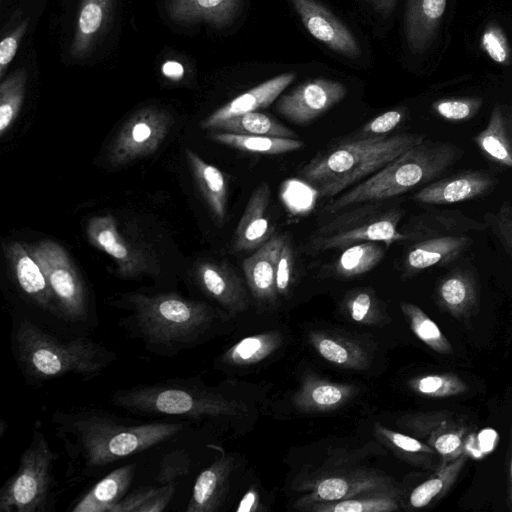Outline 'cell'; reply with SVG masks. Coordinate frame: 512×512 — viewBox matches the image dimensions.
<instances>
[{"label":"cell","mask_w":512,"mask_h":512,"mask_svg":"<svg viewBox=\"0 0 512 512\" xmlns=\"http://www.w3.org/2000/svg\"><path fill=\"white\" fill-rule=\"evenodd\" d=\"M508 503L512 511V423L510 433V460H509V479H508Z\"/></svg>","instance_id":"cell-56"},{"label":"cell","mask_w":512,"mask_h":512,"mask_svg":"<svg viewBox=\"0 0 512 512\" xmlns=\"http://www.w3.org/2000/svg\"><path fill=\"white\" fill-rule=\"evenodd\" d=\"M341 310L349 320L361 325L374 326L388 321L380 300L368 287L355 288L346 293Z\"/></svg>","instance_id":"cell-39"},{"label":"cell","mask_w":512,"mask_h":512,"mask_svg":"<svg viewBox=\"0 0 512 512\" xmlns=\"http://www.w3.org/2000/svg\"><path fill=\"white\" fill-rule=\"evenodd\" d=\"M0 436L2 437L5 430L7 429V424L4 420H1V424H0Z\"/></svg>","instance_id":"cell-57"},{"label":"cell","mask_w":512,"mask_h":512,"mask_svg":"<svg viewBox=\"0 0 512 512\" xmlns=\"http://www.w3.org/2000/svg\"><path fill=\"white\" fill-rule=\"evenodd\" d=\"M294 78L292 72L283 73L251 88L207 116L201 128L211 131L227 119L269 107Z\"/></svg>","instance_id":"cell-22"},{"label":"cell","mask_w":512,"mask_h":512,"mask_svg":"<svg viewBox=\"0 0 512 512\" xmlns=\"http://www.w3.org/2000/svg\"><path fill=\"white\" fill-rule=\"evenodd\" d=\"M382 242L366 241L346 247L333 266L340 278H354L374 269L383 259Z\"/></svg>","instance_id":"cell-38"},{"label":"cell","mask_w":512,"mask_h":512,"mask_svg":"<svg viewBox=\"0 0 512 512\" xmlns=\"http://www.w3.org/2000/svg\"><path fill=\"white\" fill-rule=\"evenodd\" d=\"M190 468V458L183 450H176L167 454L155 477L160 485L176 481L180 476L187 474Z\"/></svg>","instance_id":"cell-48"},{"label":"cell","mask_w":512,"mask_h":512,"mask_svg":"<svg viewBox=\"0 0 512 512\" xmlns=\"http://www.w3.org/2000/svg\"><path fill=\"white\" fill-rule=\"evenodd\" d=\"M194 278L200 289L229 314L245 312L249 307L247 290L233 267L225 261H199Z\"/></svg>","instance_id":"cell-14"},{"label":"cell","mask_w":512,"mask_h":512,"mask_svg":"<svg viewBox=\"0 0 512 512\" xmlns=\"http://www.w3.org/2000/svg\"><path fill=\"white\" fill-rule=\"evenodd\" d=\"M472 243L465 235H446L419 240L411 245L403 259V271L411 276L423 270L446 265L458 258Z\"/></svg>","instance_id":"cell-23"},{"label":"cell","mask_w":512,"mask_h":512,"mask_svg":"<svg viewBox=\"0 0 512 512\" xmlns=\"http://www.w3.org/2000/svg\"><path fill=\"white\" fill-rule=\"evenodd\" d=\"M163 74L173 80H178L183 76L184 68L176 61H168L162 67Z\"/></svg>","instance_id":"cell-55"},{"label":"cell","mask_w":512,"mask_h":512,"mask_svg":"<svg viewBox=\"0 0 512 512\" xmlns=\"http://www.w3.org/2000/svg\"><path fill=\"white\" fill-rule=\"evenodd\" d=\"M209 138L217 143L251 153L278 155L300 150L305 143L297 138L264 135H247L223 131H211Z\"/></svg>","instance_id":"cell-35"},{"label":"cell","mask_w":512,"mask_h":512,"mask_svg":"<svg viewBox=\"0 0 512 512\" xmlns=\"http://www.w3.org/2000/svg\"><path fill=\"white\" fill-rule=\"evenodd\" d=\"M402 110H389L367 122L356 137L384 136L394 130L403 120Z\"/></svg>","instance_id":"cell-51"},{"label":"cell","mask_w":512,"mask_h":512,"mask_svg":"<svg viewBox=\"0 0 512 512\" xmlns=\"http://www.w3.org/2000/svg\"><path fill=\"white\" fill-rule=\"evenodd\" d=\"M12 348L23 374L44 381L75 374L96 376L116 358L113 351L90 338L61 340L23 320L14 329Z\"/></svg>","instance_id":"cell-4"},{"label":"cell","mask_w":512,"mask_h":512,"mask_svg":"<svg viewBox=\"0 0 512 512\" xmlns=\"http://www.w3.org/2000/svg\"><path fill=\"white\" fill-rule=\"evenodd\" d=\"M27 82V72L19 68L0 85V136L3 137L17 118L22 107Z\"/></svg>","instance_id":"cell-43"},{"label":"cell","mask_w":512,"mask_h":512,"mask_svg":"<svg viewBox=\"0 0 512 512\" xmlns=\"http://www.w3.org/2000/svg\"><path fill=\"white\" fill-rule=\"evenodd\" d=\"M176 481L146 486L126 494L110 512H161L172 500Z\"/></svg>","instance_id":"cell-41"},{"label":"cell","mask_w":512,"mask_h":512,"mask_svg":"<svg viewBox=\"0 0 512 512\" xmlns=\"http://www.w3.org/2000/svg\"><path fill=\"white\" fill-rule=\"evenodd\" d=\"M383 17H388L394 10L397 0H365Z\"/></svg>","instance_id":"cell-54"},{"label":"cell","mask_w":512,"mask_h":512,"mask_svg":"<svg viewBox=\"0 0 512 512\" xmlns=\"http://www.w3.org/2000/svg\"><path fill=\"white\" fill-rule=\"evenodd\" d=\"M395 488L362 494L333 502L316 503L306 509L312 512H391L398 510Z\"/></svg>","instance_id":"cell-37"},{"label":"cell","mask_w":512,"mask_h":512,"mask_svg":"<svg viewBox=\"0 0 512 512\" xmlns=\"http://www.w3.org/2000/svg\"><path fill=\"white\" fill-rule=\"evenodd\" d=\"M376 434L403 454L418 458L424 465L432 466L437 452L420 439L404 433L393 431L383 425H375Z\"/></svg>","instance_id":"cell-45"},{"label":"cell","mask_w":512,"mask_h":512,"mask_svg":"<svg viewBox=\"0 0 512 512\" xmlns=\"http://www.w3.org/2000/svg\"><path fill=\"white\" fill-rule=\"evenodd\" d=\"M488 224L512 258V202H505L495 214H489Z\"/></svg>","instance_id":"cell-49"},{"label":"cell","mask_w":512,"mask_h":512,"mask_svg":"<svg viewBox=\"0 0 512 512\" xmlns=\"http://www.w3.org/2000/svg\"><path fill=\"white\" fill-rule=\"evenodd\" d=\"M3 251L21 291L39 308L60 317L47 279L25 245L8 242L3 245Z\"/></svg>","instance_id":"cell-18"},{"label":"cell","mask_w":512,"mask_h":512,"mask_svg":"<svg viewBox=\"0 0 512 512\" xmlns=\"http://www.w3.org/2000/svg\"><path fill=\"white\" fill-rule=\"evenodd\" d=\"M474 141L490 160L512 168V108L496 104L487 126L475 136Z\"/></svg>","instance_id":"cell-30"},{"label":"cell","mask_w":512,"mask_h":512,"mask_svg":"<svg viewBox=\"0 0 512 512\" xmlns=\"http://www.w3.org/2000/svg\"><path fill=\"white\" fill-rule=\"evenodd\" d=\"M481 49L496 63L507 65L511 61V49L505 33L497 24H488L481 36Z\"/></svg>","instance_id":"cell-47"},{"label":"cell","mask_w":512,"mask_h":512,"mask_svg":"<svg viewBox=\"0 0 512 512\" xmlns=\"http://www.w3.org/2000/svg\"><path fill=\"white\" fill-rule=\"evenodd\" d=\"M111 403L137 415L172 416L191 419L239 416L244 403L188 380L142 384L113 391Z\"/></svg>","instance_id":"cell-6"},{"label":"cell","mask_w":512,"mask_h":512,"mask_svg":"<svg viewBox=\"0 0 512 512\" xmlns=\"http://www.w3.org/2000/svg\"><path fill=\"white\" fill-rule=\"evenodd\" d=\"M113 0H82L70 54L84 57L104 30L111 14Z\"/></svg>","instance_id":"cell-32"},{"label":"cell","mask_w":512,"mask_h":512,"mask_svg":"<svg viewBox=\"0 0 512 512\" xmlns=\"http://www.w3.org/2000/svg\"><path fill=\"white\" fill-rule=\"evenodd\" d=\"M345 95L346 88L339 81L312 79L281 96L276 110L287 120L305 125L339 103Z\"/></svg>","instance_id":"cell-13"},{"label":"cell","mask_w":512,"mask_h":512,"mask_svg":"<svg viewBox=\"0 0 512 512\" xmlns=\"http://www.w3.org/2000/svg\"><path fill=\"white\" fill-rule=\"evenodd\" d=\"M447 0H408L405 11V36L409 48L424 52L433 42L444 13Z\"/></svg>","instance_id":"cell-27"},{"label":"cell","mask_w":512,"mask_h":512,"mask_svg":"<svg viewBox=\"0 0 512 512\" xmlns=\"http://www.w3.org/2000/svg\"><path fill=\"white\" fill-rule=\"evenodd\" d=\"M392 488L391 480L378 473L333 474L316 481L311 490L297 500L295 507L306 510L316 503L333 502Z\"/></svg>","instance_id":"cell-15"},{"label":"cell","mask_w":512,"mask_h":512,"mask_svg":"<svg viewBox=\"0 0 512 512\" xmlns=\"http://www.w3.org/2000/svg\"><path fill=\"white\" fill-rule=\"evenodd\" d=\"M51 423L68 456L67 478L71 482L167 442L185 427L179 421L129 422L91 407L56 411Z\"/></svg>","instance_id":"cell-1"},{"label":"cell","mask_w":512,"mask_h":512,"mask_svg":"<svg viewBox=\"0 0 512 512\" xmlns=\"http://www.w3.org/2000/svg\"><path fill=\"white\" fill-rule=\"evenodd\" d=\"M211 131L297 138V134L293 130L286 127L273 117L258 111L248 112L227 119Z\"/></svg>","instance_id":"cell-40"},{"label":"cell","mask_w":512,"mask_h":512,"mask_svg":"<svg viewBox=\"0 0 512 512\" xmlns=\"http://www.w3.org/2000/svg\"><path fill=\"white\" fill-rule=\"evenodd\" d=\"M494 185L495 179L485 171H463L424 186L414 200L429 205L459 203L485 194Z\"/></svg>","instance_id":"cell-20"},{"label":"cell","mask_w":512,"mask_h":512,"mask_svg":"<svg viewBox=\"0 0 512 512\" xmlns=\"http://www.w3.org/2000/svg\"><path fill=\"white\" fill-rule=\"evenodd\" d=\"M483 105L480 97L444 98L432 104L433 111L448 121H466L473 118Z\"/></svg>","instance_id":"cell-46"},{"label":"cell","mask_w":512,"mask_h":512,"mask_svg":"<svg viewBox=\"0 0 512 512\" xmlns=\"http://www.w3.org/2000/svg\"><path fill=\"white\" fill-rule=\"evenodd\" d=\"M123 304L131 314L122 324L152 353L173 356L205 339L223 314L206 302L177 293H130Z\"/></svg>","instance_id":"cell-2"},{"label":"cell","mask_w":512,"mask_h":512,"mask_svg":"<svg viewBox=\"0 0 512 512\" xmlns=\"http://www.w3.org/2000/svg\"><path fill=\"white\" fill-rule=\"evenodd\" d=\"M186 159L195 183L217 225H223L227 213L228 184L216 166L204 161L197 153L187 148Z\"/></svg>","instance_id":"cell-29"},{"label":"cell","mask_w":512,"mask_h":512,"mask_svg":"<svg viewBox=\"0 0 512 512\" xmlns=\"http://www.w3.org/2000/svg\"><path fill=\"white\" fill-rule=\"evenodd\" d=\"M294 270V251L291 243L285 238L279 252L276 267V288L279 296H286L290 290Z\"/></svg>","instance_id":"cell-50"},{"label":"cell","mask_w":512,"mask_h":512,"mask_svg":"<svg viewBox=\"0 0 512 512\" xmlns=\"http://www.w3.org/2000/svg\"><path fill=\"white\" fill-rule=\"evenodd\" d=\"M308 32L337 53L348 57L361 54L351 31L316 0H290Z\"/></svg>","instance_id":"cell-17"},{"label":"cell","mask_w":512,"mask_h":512,"mask_svg":"<svg viewBox=\"0 0 512 512\" xmlns=\"http://www.w3.org/2000/svg\"><path fill=\"white\" fill-rule=\"evenodd\" d=\"M259 508V495L254 489L248 490L241 499L237 512H253Z\"/></svg>","instance_id":"cell-53"},{"label":"cell","mask_w":512,"mask_h":512,"mask_svg":"<svg viewBox=\"0 0 512 512\" xmlns=\"http://www.w3.org/2000/svg\"><path fill=\"white\" fill-rule=\"evenodd\" d=\"M241 0H167L169 18L181 25L207 23L225 27L235 18Z\"/></svg>","instance_id":"cell-28"},{"label":"cell","mask_w":512,"mask_h":512,"mask_svg":"<svg viewBox=\"0 0 512 512\" xmlns=\"http://www.w3.org/2000/svg\"><path fill=\"white\" fill-rule=\"evenodd\" d=\"M400 308L411 331L418 339L437 353H452L450 341L420 307L413 303L401 302Z\"/></svg>","instance_id":"cell-42"},{"label":"cell","mask_w":512,"mask_h":512,"mask_svg":"<svg viewBox=\"0 0 512 512\" xmlns=\"http://www.w3.org/2000/svg\"><path fill=\"white\" fill-rule=\"evenodd\" d=\"M173 125L169 112L154 106L134 112L113 137L107 160L113 167L123 166L154 153Z\"/></svg>","instance_id":"cell-9"},{"label":"cell","mask_w":512,"mask_h":512,"mask_svg":"<svg viewBox=\"0 0 512 512\" xmlns=\"http://www.w3.org/2000/svg\"><path fill=\"white\" fill-rule=\"evenodd\" d=\"M415 393L429 398H447L468 391V385L453 373H434L416 376L408 381Z\"/></svg>","instance_id":"cell-44"},{"label":"cell","mask_w":512,"mask_h":512,"mask_svg":"<svg viewBox=\"0 0 512 512\" xmlns=\"http://www.w3.org/2000/svg\"><path fill=\"white\" fill-rule=\"evenodd\" d=\"M24 245L47 279L60 318L73 322L85 320L88 314L86 287L64 247L48 239Z\"/></svg>","instance_id":"cell-8"},{"label":"cell","mask_w":512,"mask_h":512,"mask_svg":"<svg viewBox=\"0 0 512 512\" xmlns=\"http://www.w3.org/2000/svg\"><path fill=\"white\" fill-rule=\"evenodd\" d=\"M57 454L41 429L20 455L17 470L0 489L1 512H47L54 503L53 466Z\"/></svg>","instance_id":"cell-7"},{"label":"cell","mask_w":512,"mask_h":512,"mask_svg":"<svg viewBox=\"0 0 512 512\" xmlns=\"http://www.w3.org/2000/svg\"><path fill=\"white\" fill-rule=\"evenodd\" d=\"M401 216L400 211H392L349 223L331 222L313 236L311 249L317 252L345 249L366 241L382 242L390 246L398 241L409 240V236L398 229Z\"/></svg>","instance_id":"cell-11"},{"label":"cell","mask_w":512,"mask_h":512,"mask_svg":"<svg viewBox=\"0 0 512 512\" xmlns=\"http://www.w3.org/2000/svg\"><path fill=\"white\" fill-rule=\"evenodd\" d=\"M399 426L432 447L441 464L465 454L469 426L465 419L450 411L418 412L403 416Z\"/></svg>","instance_id":"cell-12"},{"label":"cell","mask_w":512,"mask_h":512,"mask_svg":"<svg viewBox=\"0 0 512 512\" xmlns=\"http://www.w3.org/2000/svg\"><path fill=\"white\" fill-rule=\"evenodd\" d=\"M425 139L419 133L356 137L327 147L308 161L298 175L321 198H333L373 175Z\"/></svg>","instance_id":"cell-3"},{"label":"cell","mask_w":512,"mask_h":512,"mask_svg":"<svg viewBox=\"0 0 512 512\" xmlns=\"http://www.w3.org/2000/svg\"><path fill=\"white\" fill-rule=\"evenodd\" d=\"M135 473L132 464L118 467L98 481L71 509L72 512H110L126 495Z\"/></svg>","instance_id":"cell-31"},{"label":"cell","mask_w":512,"mask_h":512,"mask_svg":"<svg viewBox=\"0 0 512 512\" xmlns=\"http://www.w3.org/2000/svg\"><path fill=\"white\" fill-rule=\"evenodd\" d=\"M307 338L310 346L322 359L337 367L364 370L370 364L369 351L356 339L321 330L309 332Z\"/></svg>","instance_id":"cell-25"},{"label":"cell","mask_w":512,"mask_h":512,"mask_svg":"<svg viewBox=\"0 0 512 512\" xmlns=\"http://www.w3.org/2000/svg\"><path fill=\"white\" fill-rule=\"evenodd\" d=\"M27 22L21 23L9 36L2 39L0 43V77L4 76L7 66L14 58L20 40L27 29Z\"/></svg>","instance_id":"cell-52"},{"label":"cell","mask_w":512,"mask_h":512,"mask_svg":"<svg viewBox=\"0 0 512 512\" xmlns=\"http://www.w3.org/2000/svg\"><path fill=\"white\" fill-rule=\"evenodd\" d=\"M357 393L355 385L306 373L292 397V403L302 413H326L345 406Z\"/></svg>","instance_id":"cell-21"},{"label":"cell","mask_w":512,"mask_h":512,"mask_svg":"<svg viewBox=\"0 0 512 512\" xmlns=\"http://www.w3.org/2000/svg\"><path fill=\"white\" fill-rule=\"evenodd\" d=\"M462 155L459 147L442 141L423 140L350 190L328 201L327 213L348 206L401 195L438 177Z\"/></svg>","instance_id":"cell-5"},{"label":"cell","mask_w":512,"mask_h":512,"mask_svg":"<svg viewBox=\"0 0 512 512\" xmlns=\"http://www.w3.org/2000/svg\"><path fill=\"white\" fill-rule=\"evenodd\" d=\"M284 235H273L242 262L247 287L260 309L275 307L278 302L276 267Z\"/></svg>","instance_id":"cell-16"},{"label":"cell","mask_w":512,"mask_h":512,"mask_svg":"<svg viewBox=\"0 0 512 512\" xmlns=\"http://www.w3.org/2000/svg\"><path fill=\"white\" fill-rule=\"evenodd\" d=\"M283 343L277 330L247 336L232 345L220 358L228 366H248L259 363L275 353Z\"/></svg>","instance_id":"cell-34"},{"label":"cell","mask_w":512,"mask_h":512,"mask_svg":"<svg viewBox=\"0 0 512 512\" xmlns=\"http://www.w3.org/2000/svg\"><path fill=\"white\" fill-rule=\"evenodd\" d=\"M85 230L89 242L115 261L118 276L138 278L146 274H157L155 259L150 250L127 238L119 229L114 216H94L88 220Z\"/></svg>","instance_id":"cell-10"},{"label":"cell","mask_w":512,"mask_h":512,"mask_svg":"<svg viewBox=\"0 0 512 512\" xmlns=\"http://www.w3.org/2000/svg\"><path fill=\"white\" fill-rule=\"evenodd\" d=\"M435 299L438 306L453 318L468 320L478 306L477 284L467 270L457 269L437 283Z\"/></svg>","instance_id":"cell-26"},{"label":"cell","mask_w":512,"mask_h":512,"mask_svg":"<svg viewBox=\"0 0 512 512\" xmlns=\"http://www.w3.org/2000/svg\"><path fill=\"white\" fill-rule=\"evenodd\" d=\"M235 457L222 454L196 478L186 512H215L225 501Z\"/></svg>","instance_id":"cell-24"},{"label":"cell","mask_w":512,"mask_h":512,"mask_svg":"<svg viewBox=\"0 0 512 512\" xmlns=\"http://www.w3.org/2000/svg\"><path fill=\"white\" fill-rule=\"evenodd\" d=\"M271 191L266 182L251 193L239 219L232 242L235 253L254 252L274 235L268 209Z\"/></svg>","instance_id":"cell-19"},{"label":"cell","mask_w":512,"mask_h":512,"mask_svg":"<svg viewBox=\"0 0 512 512\" xmlns=\"http://www.w3.org/2000/svg\"><path fill=\"white\" fill-rule=\"evenodd\" d=\"M466 460V454H462L451 462L441 464L430 478L413 489L409 496V505L419 509L442 498L458 478Z\"/></svg>","instance_id":"cell-36"},{"label":"cell","mask_w":512,"mask_h":512,"mask_svg":"<svg viewBox=\"0 0 512 512\" xmlns=\"http://www.w3.org/2000/svg\"><path fill=\"white\" fill-rule=\"evenodd\" d=\"M486 225L457 210H443L423 216L420 225L405 231L409 240H423L432 237L459 235L468 231L484 230Z\"/></svg>","instance_id":"cell-33"}]
</instances>
